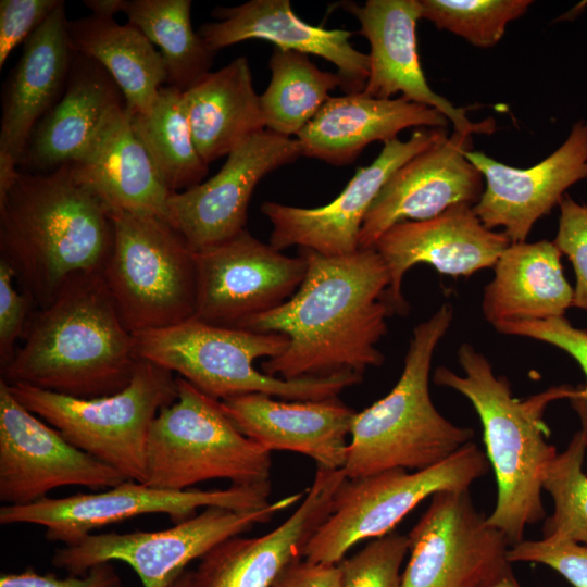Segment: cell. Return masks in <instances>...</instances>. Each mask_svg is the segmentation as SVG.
<instances>
[{
    "label": "cell",
    "mask_w": 587,
    "mask_h": 587,
    "mask_svg": "<svg viewBox=\"0 0 587 587\" xmlns=\"http://www.w3.org/2000/svg\"><path fill=\"white\" fill-rule=\"evenodd\" d=\"M448 118L436 109L404 97L378 99L363 91L329 97L297 135L302 155L344 165L374 141L397 139L409 127L446 128Z\"/></svg>",
    "instance_id": "27"
},
{
    "label": "cell",
    "mask_w": 587,
    "mask_h": 587,
    "mask_svg": "<svg viewBox=\"0 0 587 587\" xmlns=\"http://www.w3.org/2000/svg\"><path fill=\"white\" fill-rule=\"evenodd\" d=\"M458 361L463 375L438 366L433 380L463 395L480 419L485 453L497 483L496 505L487 521L513 546L524 540L527 525L546 519L541 482L558 452L547 440L545 410L554 400H570L576 388L555 386L517 399L509 380L495 375L488 359L472 345L459 347Z\"/></svg>",
    "instance_id": "4"
},
{
    "label": "cell",
    "mask_w": 587,
    "mask_h": 587,
    "mask_svg": "<svg viewBox=\"0 0 587 587\" xmlns=\"http://www.w3.org/2000/svg\"><path fill=\"white\" fill-rule=\"evenodd\" d=\"M170 587H193V572L185 570Z\"/></svg>",
    "instance_id": "47"
},
{
    "label": "cell",
    "mask_w": 587,
    "mask_h": 587,
    "mask_svg": "<svg viewBox=\"0 0 587 587\" xmlns=\"http://www.w3.org/2000/svg\"><path fill=\"white\" fill-rule=\"evenodd\" d=\"M68 165L74 180L110 212L164 220L171 193L135 136L125 103L107 115L86 148Z\"/></svg>",
    "instance_id": "26"
},
{
    "label": "cell",
    "mask_w": 587,
    "mask_h": 587,
    "mask_svg": "<svg viewBox=\"0 0 587 587\" xmlns=\"http://www.w3.org/2000/svg\"><path fill=\"white\" fill-rule=\"evenodd\" d=\"M586 449L587 441L579 430L544 473L542 489L550 494L554 505L542 525L544 539L587 544V475L583 471Z\"/></svg>",
    "instance_id": "35"
},
{
    "label": "cell",
    "mask_w": 587,
    "mask_h": 587,
    "mask_svg": "<svg viewBox=\"0 0 587 587\" xmlns=\"http://www.w3.org/2000/svg\"><path fill=\"white\" fill-rule=\"evenodd\" d=\"M221 405L245 436L270 452L301 453L330 470L345 465L355 411L337 397L290 401L247 394L221 400Z\"/></svg>",
    "instance_id": "23"
},
{
    "label": "cell",
    "mask_w": 587,
    "mask_h": 587,
    "mask_svg": "<svg viewBox=\"0 0 587 587\" xmlns=\"http://www.w3.org/2000/svg\"><path fill=\"white\" fill-rule=\"evenodd\" d=\"M61 0L0 1V68L10 53L45 22Z\"/></svg>",
    "instance_id": "41"
},
{
    "label": "cell",
    "mask_w": 587,
    "mask_h": 587,
    "mask_svg": "<svg viewBox=\"0 0 587 587\" xmlns=\"http://www.w3.org/2000/svg\"><path fill=\"white\" fill-rule=\"evenodd\" d=\"M452 319V307L445 303L416 325L396 385L385 397L355 412L342 467L346 478L391 469L424 470L471 441L474 430L448 421L429 395L434 352Z\"/></svg>",
    "instance_id": "5"
},
{
    "label": "cell",
    "mask_w": 587,
    "mask_h": 587,
    "mask_svg": "<svg viewBox=\"0 0 587 587\" xmlns=\"http://www.w3.org/2000/svg\"><path fill=\"white\" fill-rule=\"evenodd\" d=\"M509 561L547 565L573 587H587V546L572 540H522L510 547Z\"/></svg>",
    "instance_id": "38"
},
{
    "label": "cell",
    "mask_w": 587,
    "mask_h": 587,
    "mask_svg": "<svg viewBox=\"0 0 587 587\" xmlns=\"http://www.w3.org/2000/svg\"><path fill=\"white\" fill-rule=\"evenodd\" d=\"M408 539L400 587H488L512 572L509 540L475 509L469 489L435 492Z\"/></svg>",
    "instance_id": "13"
},
{
    "label": "cell",
    "mask_w": 587,
    "mask_h": 587,
    "mask_svg": "<svg viewBox=\"0 0 587 587\" xmlns=\"http://www.w3.org/2000/svg\"><path fill=\"white\" fill-rule=\"evenodd\" d=\"M409 552L408 536L389 533L344 559L341 587H400V569Z\"/></svg>",
    "instance_id": "37"
},
{
    "label": "cell",
    "mask_w": 587,
    "mask_h": 587,
    "mask_svg": "<svg viewBox=\"0 0 587 587\" xmlns=\"http://www.w3.org/2000/svg\"><path fill=\"white\" fill-rule=\"evenodd\" d=\"M271 80L260 96L265 129L285 137L298 135L342 86L337 73L321 71L308 54L275 48L270 59Z\"/></svg>",
    "instance_id": "34"
},
{
    "label": "cell",
    "mask_w": 587,
    "mask_h": 587,
    "mask_svg": "<svg viewBox=\"0 0 587 587\" xmlns=\"http://www.w3.org/2000/svg\"><path fill=\"white\" fill-rule=\"evenodd\" d=\"M503 232L487 228L470 204H457L423 221H404L389 227L374 249L390 277L387 299L395 313H405L401 286L405 273L419 263L440 274L459 277L495 266L510 245Z\"/></svg>",
    "instance_id": "20"
},
{
    "label": "cell",
    "mask_w": 587,
    "mask_h": 587,
    "mask_svg": "<svg viewBox=\"0 0 587 587\" xmlns=\"http://www.w3.org/2000/svg\"><path fill=\"white\" fill-rule=\"evenodd\" d=\"M182 95L163 86L149 111H128L133 132L170 193L199 185L209 168L196 149Z\"/></svg>",
    "instance_id": "32"
},
{
    "label": "cell",
    "mask_w": 587,
    "mask_h": 587,
    "mask_svg": "<svg viewBox=\"0 0 587 587\" xmlns=\"http://www.w3.org/2000/svg\"><path fill=\"white\" fill-rule=\"evenodd\" d=\"M302 155L299 140L264 129L233 150L211 178L168 196L166 221L195 251L222 243L246 229L259 182Z\"/></svg>",
    "instance_id": "16"
},
{
    "label": "cell",
    "mask_w": 587,
    "mask_h": 587,
    "mask_svg": "<svg viewBox=\"0 0 587 587\" xmlns=\"http://www.w3.org/2000/svg\"><path fill=\"white\" fill-rule=\"evenodd\" d=\"M304 279L278 308L246 321L239 328L278 333L288 338L280 354L261 364L284 379L322 377L342 372L363 375L384 363L377 344L387 333L390 277L374 248L337 257L300 249Z\"/></svg>",
    "instance_id": "1"
},
{
    "label": "cell",
    "mask_w": 587,
    "mask_h": 587,
    "mask_svg": "<svg viewBox=\"0 0 587 587\" xmlns=\"http://www.w3.org/2000/svg\"><path fill=\"white\" fill-rule=\"evenodd\" d=\"M0 587H124L111 562L92 566L85 575L59 578L54 574H38L32 569L21 573H3Z\"/></svg>",
    "instance_id": "43"
},
{
    "label": "cell",
    "mask_w": 587,
    "mask_h": 587,
    "mask_svg": "<svg viewBox=\"0 0 587 587\" xmlns=\"http://www.w3.org/2000/svg\"><path fill=\"white\" fill-rule=\"evenodd\" d=\"M9 385V384H8ZM30 412L76 448L145 484L147 444L153 420L177 398L173 373L140 359L129 384L96 398H75L26 384L9 385Z\"/></svg>",
    "instance_id": "7"
},
{
    "label": "cell",
    "mask_w": 587,
    "mask_h": 587,
    "mask_svg": "<svg viewBox=\"0 0 587 587\" xmlns=\"http://www.w3.org/2000/svg\"><path fill=\"white\" fill-rule=\"evenodd\" d=\"M489 466L486 453L470 441L424 470L391 469L362 478H346L335 492L330 514L301 555L313 563L338 564L360 541L391 533L427 497L440 490L469 489Z\"/></svg>",
    "instance_id": "10"
},
{
    "label": "cell",
    "mask_w": 587,
    "mask_h": 587,
    "mask_svg": "<svg viewBox=\"0 0 587 587\" xmlns=\"http://www.w3.org/2000/svg\"><path fill=\"white\" fill-rule=\"evenodd\" d=\"M465 157L486 182L473 207L477 217L489 229L502 227L511 243L524 242L566 190L587 178V121L574 123L564 142L528 168L509 166L480 151L467 150Z\"/></svg>",
    "instance_id": "18"
},
{
    "label": "cell",
    "mask_w": 587,
    "mask_h": 587,
    "mask_svg": "<svg viewBox=\"0 0 587 587\" xmlns=\"http://www.w3.org/2000/svg\"><path fill=\"white\" fill-rule=\"evenodd\" d=\"M177 398L152 422L147 444L151 487L185 490L211 479L233 485L270 480L271 452L245 436L214 399L176 377Z\"/></svg>",
    "instance_id": "8"
},
{
    "label": "cell",
    "mask_w": 587,
    "mask_h": 587,
    "mask_svg": "<svg viewBox=\"0 0 587 587\" xmlns=\"http://www.w3.org/2000/svg\"><path fill=\"white\" fill-rule=\"evenodd\" d=\"M23 340L1 379L75 398L124 389L140 360L103 272L68 278L47 307L32 313Z\"/></svg>",
    "instance_id": "2"
},
{
    "label": "cell",
    "mask_w": 587,
    "mask_h": 587,
    "mask_svg": "<svg viewBox=\"0 0 587 587\" xmlns=\"http://www.w3.org/2000/svg\"><path fill=\"white\" fill-rule=\"evenodd\" d=\"M195 317L208 324L240 327L278 308L302 284L305 258L283 254L247 229L196 252Z\"/></svg>",
    "instance_id": "14"
},
{
    "label": "cell",
    "mask_w": 587,
    "mask_h": 587,
    "mask_svg": "<svg viewBox=\"0 0 587 587\" xmlns=\"http://www.w3.org/2000/svg\"><path fill=\"white\" fill-rule=\"evenodd\" d=\"M304 495L305 490L296 492L252 511L208 507L161 530L90 534L76 545L58 549L52 564L70 575L83 576L97 564L122 561L136 572L142 587H170L192 560L255 524L268 522Z\"/></svg>",
    "instance_id": "11"
},
{
    "label": "cell",
    "mask_w": 587,
    "mask_h": 587,
    "mask_svg": "<svg viewBox=\"0 0 587 587\" xmlns=\"http://www.w3.org/2000/svg\"><path fill=\"white\" fill-rule=\"evenodd\" d=\"M559 205V227L553 243L567 257L576 275L573 307L587 311V205L567 195Z\"/></svg>",
    "instance_id": "39"
},
{
    "label": "cell",
    "mask_w": 587,
    "mask_h": 587,
    "mask_svg": "<svg viewBox=\"0 0 587 587\" xmlns=\"http://www.w3.org/2000/svg\"><path fill=\"white\" fill-rule=\"evenodd\" d=\"M212 16L216 21L202 24L198 34L215 52L245 40H266L278 49L332 62L347 93L364 90L370 58L351 45L352 33L305 23L295 14L289 0H250L235 7H218Z\"/></svg>",
    "instance_id": "24"
},
{
    "label": "cell",
    "mask_w": 587,
    "mask_h": 587,
    "mask_svg": "<svg viewBox=\"0 0 587 587\" xmlns=\"http://www.w3.org/2000/svg\"><path fill=\"white\" fill-rule=\"evenodd\" d=\"M14 271L0 259V366L4 367L15 353V345L23 338L29 317L32 299L20 294L13 284Z\"/></svg>",
    "instance_id": "42"
},
{
    "label": "cell",
    "mask_w": 587,
    "mask_h": 587,
    "mask_svg": "<svg viewBox=\"0 0 587 587\" xmlns=\"http://www.w3.org/2000/svg\"><path fill=\"white\" fill-rule=\"evenodd\" d=\"M128 480L112 466L76 448L25 408L0 379V501L25 505L52 489L112 488Z\"/></svg>",
    "instance_id": "15"
},
{
    "label": "cell",
    "mask_w": 587,
    "mask_h": 587,
    "mask_svg": "<svg viewBox=\"0 0 587 587\" xmlns=\"http://www.w3.org/2000/svg\"><path fill=\"white\" fill-rule=\"evenodd\" d=\"M360 23V34L370 42V73L363 92L390 99L401 92L405 99L436 109L453 124L454 132L490 135L494 118L473 122L466 108H457L436 93L421 67L416 24L421 18L420 0H367L363 5H344Z\"/></svg>",
    "instance_id": "21"
},
{
    "label": "cell",
    "mask_w": 587,
    "mask_h": 587,
    "mask_svg": "<svg viewBox=\"0 0 587 587\" xmlns=\"http://www.w3.org/2000/svg\"><path fill=\"white\" fill-rule=\"evenodd\" d=\"M570 401L573 410L576 412L579 419L582 425L580 432L587 441V399L575 396L572 397Z\"/></svg>",
    "instance_id": "46"
},
{
    "label": "cell",
    "mask_w": 587,
    "mask_h": 587,
    "mask_svg": "<svg viewBox=\"0 0 587 587\" xmlns=\"http://www.w3.org/2000/svg\"><path fill=\"white\" fill-rule=\"evenodd\" d=\"M471 147L472 135L453 130L399 167L364 217L359 249L373 248L397 223L433 218L457 204L474 207L483 195L484 177L465 157Z\"/></svg>",
    "instance_id": "19"
},
{
    "label": "cell",
    "mask_w": 587,
    "mask_h": 587,
    "mask_svg": "<svg viewBox=\"0 0 587 587\" xmlns=\"http://www.w3.org/2000/svg\"><path fill=\"white\" fill-rule=\"evenodd\" d=\"M182 96L196 149L208 165L265 129L246 57L208 73Z\"/></svg>",
    "instance_id": "30"
},
{
    "label": "cell",
    "mask_w": 587,
    "mask_h": 587,
    "mask_svg": "<svg viewBox=\"0 0 587 587\" xmlns=\"http://www.w3.org/2000/svg\"><path fill=\"white\" fill-rule=\"evenodd\" d=\"M134 335L137 355L178 373L208 396L224 400L264 394L283 400H322L338 397L363 380L353 372L322 377L284 379L258 371L260 358H274L288 346L278 333L208 324L192 316L178 324Z\"/></svg>",
    "instance_id": "6"
},
{
    "label": "cell",
    "mask_w": 587,
    "mask_h": 587,
    "mask_svg": "<svg viewBox=\"0 0 587 587\" xmlns=\"http://www.w3.org/2000/svg\"><path fill=\"white\" fill-rule=\"evenodd\" d=\"M270 495V480L214 490H168L125 480L96 494L46 497L25 505H2L0 523L40 525L46 528L47 540L71 546L97 528L138 515L163 513L177 524L195 516L201 508L222 507L236 511L263 509L271 503Z\"/></svg>",
    "instance_id": "12"
},
{
    "label": "cell",
    "mask_w": 587,
    "mask_h": 587,
    "mask_svg": "<svg viewBox=\"0 0 587 587\" xmlns=\"http://www.w3.org/2000/svg\"><path fill=\"white\" fill-rule=\"evenodd\" d=\"M72 50L100 64L120 88L129 112L145 113L167 80L164 60L134 25L89 15L67 22Z\"/></svg>",
    "instance_id": "31"
},
{
    "label": "cell",
    "mask_w": 587,
    "mask_h": 587,
    "mask_svg": "<svg viewBox=\"0 0 587 587\" xmlns=\"http://www.w3.org/2000/svg\"><path fill=\"white\" fill-rule=\"evenodd\" d=\"M272 587H341V570L339 564L299 559L280 574Z\"/></svg>",
    "instance_id": "44"
},
{
    "label": "cell",
    "mask_w": 587,
    "mask_h": 587,
    "mask_svg": "<svg viewBox=\"0 0 587 587\" xmlns=\"http://www.w3.org/2000/svg\"><path fill=\"white\" fill-rule=\"evenodd\" d=\"M494 327L501 334L539 340L570 354L586 376V385L576 387L575 396L587 399V330L573 326L565 316L544 321L501 322L494 324Z\"/></svg>",
    "instance_id": "40"
},
{
    "label": "cell",
    "mask_w": 587,
    "mask_h": 587,
    "mask_svg": "<svg viewBox=\"0 0 587 587\" xmlns=\"http://www.w3.org/2000/svg\"><path fill=\"white\" fill-rule=\"evenodd\" d=\"M421 18L478 48L495 46L508 24L522 16L529 0H420Z\"/></svg>",
    "instance_id": "36"
},
{
    "label": "cell",
    "mask_w": 587,
    "mask_h": 587,
    "mask_svg": "<svg viewBox=\"0 0 587 587\" xmlns=\"http://www.w3.org/2000/svg\"><path fill=\"white\" fill-rule=\"evenodd\" d=\"M65 2L60 1L25 40L23 52L2 93L0 166L15 167L40 120L60 99L75 52L72 50Z\"/></svg>",
    "instance_id": "25"
},
{
    "label": "cell",
    "mask_w": 587,
    "mask_h": 587,
    "mask_svg": "<svg viewBox=\"0 0 587 587\" xmlns=\"http://www.w3.org/2000/svg\"><path fill=\"white\" fill-rule=\"evenodd\" d=\"M190 0H125L123 13L164 60L167 86L185 92L210 73L215 51L195 32Z\"/></svg>",
    "instance_id": "33"
},
{
    "label": "cell",
    "mask_w": 587,
    "mask_h": 587,
    "mask_svg": "<svg viewBox=\"0 0 587 587\" xmlns=\"http://www.w3.org/2000/svg\"><path fill=\"white\" fill-rule=\"evenodd\" d=\"M84 4L92 15L113 17L115 13L123 12L125 0H85Z\"/></svg>",
    "instance_id": "45"
},
{
    "label": "cell",
    "mask_w": 587,
    "mask_h": 587,
    "mask_svg": "<svg viewBox=\"0 0 587 587\" xmlns=\"http://www.w3.org/2000/svg\"><path fill=\"white\" fill-rule=\"evenodd\" d=\"M488 587H521V586L517 583L516 578L514 577L513 572H510Z\"/></svg>",
    "instance_id": "48"
},
{
    "label": "cell",
    "mask_w": 587,
    "mask_h": 587,
    "mask_svg": "<svg viewBox=\"0 0 587 587\" xmlns=\"http://www.w3.org/2000/svg\"><path fill=\"white\" fill-rule=\"evenodd\" d=\"M110 214L114 240L103 277L126 328L136 334L192 317L196 252L159 216Z\"/></svg>",
    "instance_id": "9"
},
{
    "label": "cell",
    "mask_w": 587,
    "mask_h": 587,
    "mask_svg": "<svg viewBox=\"0 0 587 587\" xmlns=\"http://www.w3.org/2000/svg\"><path fill=\"white\" fill-rule=\"evenodd\" d=\"M344 471L316 466L299 507L279 526L253 538L230 537L207 552L193 572V587H272L328 517Z\"/></svg>",
    "instance_id": "22"
},
{
    "label": "cell",
    "mask_w": 587,
    "mask_h": 587,
    "mask_svg": "<svg viewBox=\"0 0 587 587\" xmlns=\"http://www.w3.org/2000/svg\"><path fill=\"white\" fill-rule=\"evenodd\" d=\"M123 103L124 97L108 72L91 58L75 53L65 88L35 127L21 164L46 173L70 163L107 115Z\"/></svg>",
    "instance_id": "28"
},
{
    "label": "cell",
    "mask_w": 587,
    "mask_h": 587,
    "mask_svg": "<svg viewBox=\"0 0 587 587\" xmlns=\"http://www.w3.org/2000/svg\"><path fill=\"white\" fill-rule=\"evenodd\" d=\"M447 137L445 128L421 127L408 140L384 143L378 157L359 167L342 191L329 203L300 208L266 201L262 213L272 225L270 245L277 250L291 246L328 257L359 250L364 217L391 175L413 157Z\"/></svg>",
    "instance_id": "17"
},
{
    "label": "cell",
    "mask_w": 587,
    "mask_h": 587,
    "mask_svg": "<svg viewBox=\"0 0 587 587\" xmlns=\"http://www.w3.org/2000/svg\"><path fill=\"white\" fill-rule=\"evenodd\" d=\"M113 240L110 211L74 180L68 163L18 172L0 200V259L39 308L72 276L103 272Z\"/></svg>",
    "instance_id": "3"
},
{
    "label": "cell",
    "mask_w": 587,
    "mask_h": 587,
    "mask_svg": "<svg viewBox=\"0 0 587 587\" xmlns=\"http://www.w3.org/2000/svg\"><path fill=\"white\" fill-rule=\"evenodd\" d=\"M553 241L510 243L495 264L485 287L482 310L492 325L564 316L573 307L574 289Z\"/></svg>",
    "instance_id": "29"
}]
</instances>
